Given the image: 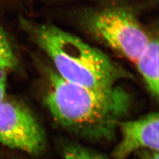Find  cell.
<instances>
[{
	"mask_svg": "<svg viewBox=\"0 0 159 159\" xmlns=\"http://www.w3.org/2000/svg\"><path fill=\"white\" fill-rule=\"evenodd\" d=\"M33 41L52 61L64 80L92 89H107L123 79H131L127 70L102 51L51 23L23 21Z\"/></svg>",
	"mask_w": 159,
	"mask_h": 159,
	"instance_id": "2",
	"label": "cell"
},
{
	"mask_svg": "<svg viewBox=\"0 0 159 159\" xmlns=\"http://www.w3.org/2000/svg\"><path fill=\"white\" fill-rule=\"evenodd\" d=\"M0 143L30 155H41L46 147L43 127L32 113L16 102L0 103Z\"/></svg>",
	"mask_w": 159,
	"mask_h": 159,
	"instance_id": "4",
	"label": "cell"
},
{
	"mask_svg": "<svg viewBox=\"0 0 159 159\" xmlns=\"http://www.w3.org/2000/svg\"><path fill=\"white\" fill-rule=\"evenodd\" d=\"M17 61L9 39L0 27V70L6 71L17 66Z\"/></svg>",
	"mask_w": 159,
	"mask_h": 159,
	"instance_id": "7",
	"label": "cell"
},
{
	"mask_svg": "<svg viewBox=\"0 0 159 159\" xmlns=\"http://www.w3.org/2000/svg\"><path fill=\"white\" fill-rule=\"evenodd\" d=\"M84 25L93 36L135 63L151 39L135 15L123 7L92 11Z\"/></svg>",
	"mask_w": 159,
	"mask_h": 159,
	"instance_id": "3",
	"label": "cell"
},
{
	"mask_svg": "<svg viewBox=\"0 0 159 159\" xmlns=\"http://www.w3.org/2000/svg\"><path fill=\"white\" fill-rule=\"evenodd\" d=\"M139 159H159L158 152L151 150H140L138 152Z\"/></svg>",
	"mask_w": 159,
	"mask_h": 159,
	"instance_id": "10",
	"label": "cell"
},
{
	"mask_svg": "<svg viewBox=\"0 0 159 159\" xmlns=\"http://www.w3.org/2000/svg\"><path fill=\"white\" fill-rule=\"evenodd\" d=\"M44 102L54 120L67 131L92 141H110L129 112L132 99L117 86L92 89L64 80L47 70Z\"/></svg>",
	"mask_w": 159,
	"mask_h": 159,
	"instance_id": "1",
	"label": "cell"
},
{
	"mask_svg": "<svg viewBox=\"0 0 159 159\" xmlns=\"http://www.w3.org/2000/svg\"><path fill=\"white\" fill-rule=\"evenodd\" d=\"M158 113H151L136 120L121 121L118 127L121 139L113 149L114 159H125L133 152L151 150L158 152Z\"/></svg>",
	"mask_w": 159,
	"mask_h": 159,
	"instance_id": "5",
	"label": "cell"
},
{
	"mask_svg": "<svg viewBox=\"0 0 159 159\" xmlns=\"http://www.w3.org/2000/svg\"><path fill=\"white\" fill-rule=\"evenodd\" d=\"M6 90V71L0 70V103L5 99Z\"/></svg>",
	"mask_w": 159,
	"mask_h": 159,
	"instance_id": "9",
	"label": "cell"
},
{
	"mask_svg": "<svg viewBox=\"0 0 159 159\" xmlns=\"http://www.w3.org/2000/svg\"><path fill=\"white\" fill-rule=\"evenodd\" d=\"M158 38H151L135 62L148 92L157 99L158 98Z\"/></svg>",
	"mask_w": 159,
	"mask_h": 159,
	"instance_id": "6",
	"label": "cell"
},
{
	"mask_svg": "<svg viewBox=\"0 0 159 159\" xmlns=\"http://www.w3.org/2000/svg\"><path fill=\"white\" fill-rule=\"evenodd\" d=\"M64 159H109L104 155L83 146L70 144L63 150Z\"/></svg>",
	"mask_w": 159,
	"mask_h": 159,
	"instance_id": "8",
	"label": "cell"
}]
</instances>
